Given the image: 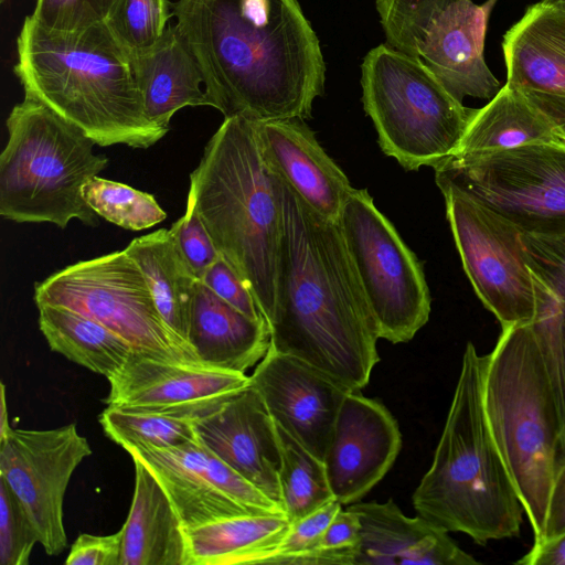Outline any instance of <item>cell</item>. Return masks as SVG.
Here are the masks:
<instances>
[{
  "label": "cell",
  "instance_id": "cell-1",
  "mask_svg": "<svg viewBox=\"0 0 565 565\" xmlns=\"http://www.w3.org/2000/svg\"><path fill=\"white\" fill-rule=\"evenodd\" d=\"M172 15L224 118L311 117L326 66L297 0H178Z\"/></svg>",
  "mask_w": 565,
  "mask_h": 565
},
{
  "label": "cell",
  "instance_id": "cell-2",
  "mask_svg": "<svg viewBox=\"0 0 565 565\" xmlns=\"http://www.w3.org/2000/svg\"><path fill=\"white\" fill-rule=\"evenodd\" d=\"M276 182L282 237L269 348L361 391L380 361V337L339 224L316 213L277 173Z\"/></svg>",
  "mask_w": 565,
  "mask_h": 565
},
{
  "label": "cell",
  "instance_id": "cell-3",
  "mask_svg": "<svg viewBox=\"0 0 565 565\" xmlns=\"http://www.w3.org/2000/svg\"><path fill=\"white\" fill-rule=\"evenodd\" d=\"M17 44L13 71L24 96L81 128L96 145L147 149L168 132L147 118L132 58L105 23L54 32L29 15Z\"/></svg>",
  "mask_w": 565,
  "mask_h": 565
},
{
  "label": "cell",
  "instance_id": "cell-4",
  "mask_svg": "<svg viewBox=\"0 0 565 565\" xmlns=\"http://www.w3.org/2000/svg\"><path fill=\"white\" fill-rule=\"evenodd\" d=\"M220 255L252 291L268 324L277 300L282 211L256 122L225 117L190 174L188 203Z\"/></svg>",
  "mask_w": 565,
  "mask_h": 565
},
{
  "label": "cell",
  "instance_id": "cell-5",
  "mask_svg": "<svg viewBox=\"0 0 565 565\" xmlns=\"http://www.w3.org/2000/svg\"><path fill=\"white\" fill-rule=\"evenodd\" d=\"M484 364L468 342L431 465L412 497L418 515L481 545L519 535L525 514L486 418Z\"/></svg>",
  "mask_w": 565,
  "mask_h": 565
},
{
  "label": "cell",
  "instance_id": "cell-6",
  "mask_svg": "<svg viewBox=\"0 0 565 565\" xmlns=\"http://www.w3.org/2000/svg\"><path fill=\"white\" fill-rule=\"evenodd\" d=\"M482 398L490 433L522 501L534 542H540L562 429L530 322L502 328L486 355Z\"/></svg>",
  "mask_w": 565,
  "mask_h": 565
},
{
  "label": "cell",
  "instance_id": "cell-7",
  "mask_svg": "<svg viewBox=\"0 0 565 565\" xmlns=\"http://www.w3.org/2000/svg\"><path fill=\"white\" fill-rule=\"evenodd\" d=\"M8 142L0 154V215L18 223L76 218L97 226L99 216L82 189L108 164L94 140L44 104L25 97L7 118Z\"/></svg>",
  "mask_w": 565,
  "mask_h": 565
},
{
  "label": "cell",
  "instance_id": "cell-8",
  "mask_svg": "<svg viewBox=\"0 0 565 565\" xmlns=\"http://www.w3.org/2000/svg\"><path fill=\"white\" fill-rule=\"evenodd\" d=\"M362 102L382 151L406 171L450 158L472 113L418 57L381 44L361 65Z\"/></svg>",
  "mask_w": 565,
  "mask_h": 565
},
{
  "label": "cell",
  "instance_id": "cell-9",
  "mask_svg": "<svg viewBox=\"0 0 565 565\" xmlns=\"http://www.w3.org/2000/svg\"><path fill=\"white\" fill-rule=\"evenodd\" d=\"M448 185L522 232L565 233V139L478 156H451L435 169Z\"/></svg>",
  "mask_w": 565,
  "mask_h": 565
},
{
  "label": "cell",
  "instance_id": "cell-10",
  "mask_svg": "<svg viewBox=\"0 0 565 565\" xmlns=\"http://www.w3.org/2000/svg\"><path fill=\"white\" fill-rule=\"evenodd\" d=\"M34 301L90 317L136 353L199 361L163 321L143 274L125 249L75 263L36 282Z\"/></svg>",
  "mask_w": 565,
  "mask_h": 565
},
{
  "label": "cell",
  "instance_id": "cell-11",
  "mask_svg": "<svg viewBox=\"0 0 565 565\" xmlns=\"http://www.w3.org/2000/svg\"><path fill=\"white\" fill-rule=\"evenodd\" d=\"M338 224L380 339L408 342L430 315L422 263L366 189H352Z\"/></svg>",
  "mask_w": 565,
  "mask_h": 565
},
{
  "label": "cell",
  "instance_id": "cell-12",
  "mask_svg": "<svg viewBox=\"0 0 565 565\" xmlns=\"http://www.w3.org/2000/svg\"><path fill=\"white\" fill-rule=\"evenodd\" d=\"M438 188L463 270L480 301L501 328L531 322L536 301L521 230L456 189Z\"/></svg>",
  "mask_w": 565,
  "mask_h": 565
},
{
  "label": "cell",
  "instance_id": "cell-13",
  "mask_svg": "<svg viewBox=\"0 0 565 565\" xmlns=\"http://www.w3.org/2000/svg\"><path fill=\"white\" fill-rule=\"evenodd\" d=\"M92 455L75 424L55 429H14L0 437V479L19 500L49 555L67 545L63 504L79 463Z\"/></svg>",
  "mask_w": 565,
  "mask_h": 565
},
{
  "label": "cell",
  "instance_id": "cell-14",
  "mask_svg": "<svg viewBox=\"0 0 565 565\" xmlns=\"http://www.w3.org/2000/svg\"><path fill=\"white\" fill-rule=\"evenodd\" d=\"M125 450L152 471L184 529L242 514L285 513L199 439L170 448L139 446Z\"/></svg>",
  "mask_w": 565,
  "mask_h": 565
},
{
  "label": "cell",
  "instance_id": "cell-15",
  "mask_svg": "<svg viewBox=\"0 0 565 565\" xmlns=\"http://www.w3.org/2000/svg\"><path fill=\"white\" fill-rule=\"evenodd\" d=\"M108 406L191 416L207 414L249 385L246 373L200 361L173 360L132 352L109 379Z\"/></svg>",
  "mask_w": 565,
  "mask_h": 565
},
{
  "label": "cell",
  "instance_id": "cell-16",
  "mask_svg": "<svg viewBox=\"0 0 565 565\" xmlns=\"http://www.w3.org/2000/svg\"><path fill=\"white\" fill-rule=\"evenodd\" d=\"M249 380L274 422L324 461L339 409L350 390L308 363L270 348Z\"/></svg>",
  "mask_w": 565,
  "mask_h": 565
},
{
  "label": "cell",
  "instance_id": "cell-17",
  "mask_svg": "<svg viewBox=\"0 0 565 565\" xmlns=\"http://www.w3.org/2000/svg\"><path fill=\"white\" fill-rule=\"evenodd\" d=\"M401 447L402 435L391 412L361 391H350L324 457L334 499L341 504L361 500L387 473Z\"/></svg>",
  "mask_w": 565,
  "mask_h": 565
},
{
  "label": "cell",
  "instance_id": "cell-18",
  "mask_svg": "<svg viewBox=\"0 0 565 565\" xmlns=\"http://www.w3.org/2000/svg\"><path fill=\"white\" fill-rule=\"evenodd\" d=\"M194 426L205 447L282 508L276 425L250 383L198 417Z\"/></svg>",
  "mask_w": 565,
  "mask_h": 565
},
{
  "label": "cell",
  "instance_id": "cell-19",
  "mask_svg": "<svg viewBox=\"0 0 565 565\" xmlns=\"http://www.w3.org/2000/svg\"><path fill=\"white\" fill-rule=\"evenodd\" d=\"M497 1L449 4L430 21L419 45L418 57L461 103L466 96L490 100L500 90L484 58L488 22Z\"/></svg>",
  "mask_w": 565,
  "mask_h": 565
},
{
  "label": "cell",
  "instance_id": "cell-20",
  "mask_svg": "<svg viewBox=\"0 0 565 565\" xmlns=\"http://www.w3.org/2000/svg\"><path fill=\"white\" fill-rule=\"evenodd\" d=\"M271 169L316 213L338 222L353 186L303 119L256 121Z\"/></svg>",
  "mask_w": 565,
  "mask_h": 565
},
{
  "label": "cell",
  "instance_id": "cell-21",
  "mask_svg": "<svg viewBox=\"0 0 565 565\" xmlns=\"http://www.w3.org/2000/svg\"><path fill=\"white\" fill-rule=\"evenodd\" d=\"M360 520L361 543L355 565H472L449 532L417 515H405L392 500L348 507Z\"/></svg>",
  "mask_w": 565,
  "mask_h": 565
},
{
  "label": "cell",
  "instance_id": "cell-22",
  "mask_svg": "<svg viewBox=\"0 0 565 565\" xmlns=\"http://www.w3.org/2000/svg\"><path fill=\"white\" fill-rule=\"evenodd\" d=\"M189 343L198 360L246 373L270 347L266 319H253L218 297L201 280L192 303Z\"/></svg>",
  "mask_w": 565,
  "mask_h": 565
},
{
  "label": "cell",
  "instance_id": "cell-23",
  "mask_svg": "<svg viewBox=\"0 0 565 565\" xmlns=\"http://www.w3.org/2000/svg\"><path fill=\"white\" fill-rule=\"evenodd\" d=\"M135 490L121 527L120 565H190L185 529L166 490L137 457Z\"/></svg>",
  "mask_w": 565,
  "mask_h": 565
},
{
  "label": "cell",
  "instance_id": "cell-24",
  "mask_svg": "<svg viewBox=\"0 0 565 565\" xmlns=\"http://www.w3.org/2000/svg\"><path fill=\"white\" fill-rule=\"evenodd\" d=\"M507 85L565 96V13L530 6L504 34Z\"/></svg>",
  "mask_w": 565,
  "mask_h": 565
},
{
  "label": "cell",
  "instance_id": "cell-25",
  "mask_svg": "<svg viewBox=\"0 0 565 565\" xmlns=\"http://www.w3.org/2000/svg\"><path fill=\"white\" fill-rule=\"evenodd\" d=\"M132 65L147 118L169 130L172 116L186 106H211L198 61L175 25Z\"/></svg>",
  "mask_w": 565,
  "mask_h": 565
},
{
  "label": "cell",
  "instance_id": "cell-26",
  "mask_svg": "<svg viewBox=\"0 0 565 565\" xmlns=\"http://www.w3.org/2000/svg\"><path fill=\"white\" fill-rule=\"evenodd\" d=\"M145 276L168 328L192 351L189 330L198 281L171 228L132 239L125 248ZM194 352V351H193Z\"/></svg>",
  "mask_w": 565,
  "mask_h": 565
},
{
  "label": "cell",
  "instance_id": "cell-27",
  "mask_svg": "<svg viewBox=\"0 0 565 565\" xmlns=\"http://www.w3.org/2000/svg\"><path fill=\"white\" fill-rule=\"evenodd\" d=\"M289 526L285 513H250L185 529L190 565L267 564Z\"/></svg>",
  "mask_w": 565,
  "mask_h": 565
},
{
  "label": "cell",
  "instance_id": "cell-28",
  "mask_svg": "<svg viewBox=\"0 0 565 565\" xmlns=\"http://www.w3.org/2000/svg\"><path fill=\"white\" fill-rule=\"evenodd\" d=\"M562 138L550 118L521 89L504 85L472 109L452 156H478Z\"/></svg>",
  "mask_w": 565,
  "mask_h": 565
},
{
  "label": "cell",
  "instance_id": "cell-29",
  "mask_svg": "<svg viewBox=\"0 0 565 565\" xmlns=\"http://www.w3.org/2000/svg\"><path fill=\"white\" fill-rule=\"evenodd\" d=\"M36 307L39 327L50 349L107 380L135 352L126 340L90 317L62 306Z\"/></svg>",
  "mask_w": 565,
  "mask_h": 565
},
{
  "label": "cell",
  "instance_id": "cell-30",
  "mask_svg": "<svg viewBox=\"0 0 565 565\" xmlns=\"http://www.w3.org/2000/svg\"><path fill=\"white\" fill-rule=\"evenodd\" d=\"M280 450L278 479L281 503L289 522L335 500L326 463L276 424Z\"/></svg>",
  "mask_w": 565,
  "mask_h": 565
},
{
  "label": "cell",
  "instance_id": "cell-31",
  "mask_svg": "<svg viewBox=\"0 0 565 565\" xmlns=\"http://www.w3.org/2000/svg\"><path fill=\"white\" fill-rule=\"evenodd\" d=\"M98 419L105 435L124 449L170 448L199 439L196 418L182 414L107 405Z\"/></svg>",
  "mask_w": 565,
  "mask_h": 565
},
{
  "label": "cell",
  "instance_id": "cell-32",
  "mask_svg": "<svg viewBox=\"0 0 565 565\" xmlns=\"http://www.w3.org/2000/svg\"><path fill=\"white\" fill-rule=\"evenodd\" d=\"M82 194L98 216L126 230H146L167 217L152 194L98 175L84 184Z\"/></svg>",
  "mask_w": 565,
  "mask_h": 565
},
{
  "label": "cell",
  "instance_id": "cell-33",
  "mask_svg": "<svg viewBox=\"0 0 565 565\" xmlns=\"http://www.w3.org/2000/svg\"><path fill=\"white\" fill-rule=\"evenodd\" d=\"M170 17L168 0H118L105 24L134 57L159 43Z\"/></svg>",
  "mask_w": 565,
  "mask_h": 565
},
{
  "label": "cell",
  "instance_id": "cell-34",
  "mask_svg": "<svg viewBox=\"0 0 565 565\" xmlns=\"http://www.w3.org/2000/svg\"><path fill=\"white\" fill-rule=\"evenodd\" d=\"M459 0H375L387 44L418 56V49L430 21Z\"/></svg>",
  "mask_w": 565,
  "mask_h": 565
},
{
  "label": "cell",
  "instance_id": "cell-35",
  "mask_svg": "<svg viewBox=\"0 0 565 565\" xmlns=\"http://www.w3.org/2000/svg\"><path fill=\"white\" fill-rule=\"evenodd\" d=\"M361 524L351 509L340 510L318 543L295 557L289 565H355Z\"/></svg>",
  "mask_w": 565,
  "mask_h": 565
},
{
  "label": "cell",
  "instance_id": "cell-36",
  "mask_svg": "<svg viewBox=\"0 0 565 565\" xmlns=\"http://www.w3.org/2000/svg\"><path fill=\"white\" fill-rule=\"evenodd\" d=\"M118 0H36L31 17L44 29L54 32H77L109 18Z\"/></svg>",
  "mask_w": 565,
  "mask_h": 565
},
{
  "label": "cell",
  "instance_id": "cell-37",
  "mask_svg": "<svg viewBox=\"0 0 565 565\" xmlns=\"http://www.w3.org/2000/svg\"><path fill=\"white\" fill-rule=\"evenodd\" d=\"M39 543L32 522L8 484L0 479V563L28 565Z\"/></svg>",
  "mask_w": 565,
  "mask_h": 565
},
{
  "label": "cell",
  "instance_id": "cell-38",
  "mask_svg": "<svg viewBox=\"0 0 565 565\" xmlns=\"http://www.w3.org/2000/svg\"><path fill=\"white\" fill-rule=\"evenodd\" d=\"M342 509V504L332 500L303 518L290 522L281 543L267 564L289 565L290 562L312 548L335 514Z\"/></svg>",
  "mask_w": 565,
  "mask_h": 565
},
{
  "label": "cell",
  "instance_id": "cell-39",
  "mask_svg": "<svg viewBox=\"0 0 565 565\" xmlns=\"http://www.w3.org/2000/svg\"><path fill=\"white\" fill-rule=\"evenodd\" d=\"M170 228L189 266L201 279L221 255L193 206L186 204L184 215Z\"/></svg>",
  "mask_w": 565,
  "mask_h": 565
},
{
  "label": "cell",
  "instance_id": "cell-40",
  "mask_svg": "<svg viewBox=\"0 0 565 565\" xmlns=\"http://www.w3.org/2000/svg\"><path fill=\"white\" fill-rule=\"evenodd\" d=\"M200 280L246 316L257 320L266 319L247 285L222 256L207 268Z\"/></svg>",
  "mask_w": 565,
  "mask_h": 565
},
{
  "label": "cell",
  "instance_id": "cell-41",
  "mask_svg": "<svg viewBox=\"0 0 565 565\" xmlns=\"http://www.w3.org/2000/svg\"><path fill=\"white\" fill-rule=\"evenodd\" d=\"M121 529L109 535L83 533L73 543L67 565H120Z\"/></svg>",
  "mask_w": 565,
  "mask_h": 565
},
{
  "label": "cell",
  "instance_id": "cell-42",
  "mask_svg": "<svg viewBox=\"0 0 565 565\" xmlns=\"http://www.w3.org/2000/svg\"><path fill=\"white\" fill-rule=\"evenodd\" d=\"M565 531V465L557 469L548 499L544 541ZM539 543V542H534Z\"/></svg>",
  "mask_w": 565,
  "mask_h": 565
},
{
  "label": "cell",
  "instance_id": "cell-43",
  "mask_svg": "<svg viewBox=\"0 0 565 565\" xmlns=\"http://www.w3.org/2000/svg\"><path fill=\"white\" fill-rule=\"evenodd\" d=\"M520 565H565V531L533 543L531 550L516 561Z\"/></svg>",
  "mask_w": 565,
  "mask_h": 565
},
{
  "label": "cell",
  "instance_id": "cell-44",
  "mask_svg": "<svg viewBox=\"0 0 565 565\" xmlns=\"http://www.w3.org/2000/svg\"><path fill=\"white\" fill-rule=\"evenodd\" d=\"M523 92L550 118L561 137L565 139V96L535 90Z\"/></svg>",
  "mask_w": 565,
  "mask_h": 565
},
{
  "label": "cell",
  "instance_id": "cell-45",
  "mask_svg": "<svg viewBox=\"0 0 565 565\" xmlns=\"http://www.w3.org/2000/svg\"><path fill=\"white\" fill-rule=\"evenodd\" d=\"M10 425L8 420L7 401H6V386L1 383V417H0V437H3L9 430Z\"/></svg>",
  "mask_w": 565,
  "mask_h": 565
},
{
  "label": "cell",
  "instance_id": "cell-46",
  "mask_svg": "<svg viewBox=\"0 0 565 565\" xmlns=\"http://www.w3.org/2000/svg\"><path fill=\"white\" fill-rule=\"evenodd\" d=\"M541 2L565 13V0H542Z\"/></svg>",
  "mask_w": 565,
  "mask_h": 565
}]
</instances>
